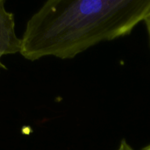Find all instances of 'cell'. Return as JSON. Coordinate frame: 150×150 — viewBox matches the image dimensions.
Instances as JSON below:
<instances>
[{
  "mask_svg": "<svg viewBox=\"0 0 150 150\" xmlns=\"http://www.w3.org/2000/svg\"><path fill=\"white\" fill-rule=\"evenodd\" d=\"M150 14V0H48L28 19L20 54L71 59L130 33Z\"/></svg>",
  "mask_w": 150,
  "mask_h": 150,
  "instance_id": "6da1fadb",
  "label": "cell"
},
{
  "mask_svg": "<svg viewBox=\"0 0 150 150\" xmlns=\"http://www.w3.org/2000/svg\"><path fill=\"white\" fill-rule=\"evenodd\" d=\"M21 38L15 31L13 13L5 7L4 0H0V59L4 55L20 53Z\"/></svg>",
  "mask_w": 150,
  "mask_h": 150,
  "instance_id": "7a4b0ae2",
  "label": "cell"
},
{
  "mask_svg": "<svg viewBox=\"0 0 150 150\" xmlns=\"http://www.w3.org/2000/svg\"><path fill=\"white\" fill-rule=\"evenodd\" d=\"M117 150H134V149H132V147L127 143V141L122 140V141L120 142V145H119V147H118Z\"/></svg>",
  "mask_w": 150,
  "mask_h": 150,
  "instance_id": "3957f363",
  "label": "cell"
},
{
  "mask_svg": "<svg viewBox=\"0 0 150 150\" xmlns=\"http://www.w3.org/2000/svg\"><path fill=\"white\" fill-rule=\"evenodd\" d=\"M146 25H147V30H148V33H149V44H150V14L149 17L147 18V19L145 20Z\"/></svg>",
  "mask_w": 150,
  "mask_h": 150,
  "instance_id": "277c9868",
  "label": "cell"
},
{
  "mask_svg": "<svg viewBox=\"0 0 150 150\" xmlns=\"http://www.w3.org/2000/svg\"><path fill=\"white\" fill-rule=\"evenodd\" d=\"M6 68H5V66L3 64V62H1V59H0V73H1V71L3 70V69H5Z\"/></svg>",
  "mask_w": 150,
  "mask_h": 150,
  "instance_id": "5b68a950",
  "label": "cell"
},
{
  "mask_svg": "<svg viewBox=\"0 0 150 150\" xmlns=\"http://www.w3.org/2000/svg\"><path fill=\"white\" fill-rule=\"evenodd\" d=\"M142 150H150V145H149L148 147H146L145 149H143Z\"/></svg>",
  "mask_w": 150,
  "mask_h": 150,
  "instance_id": "8992f818",
  "label": "cell"
}]
</instances>
